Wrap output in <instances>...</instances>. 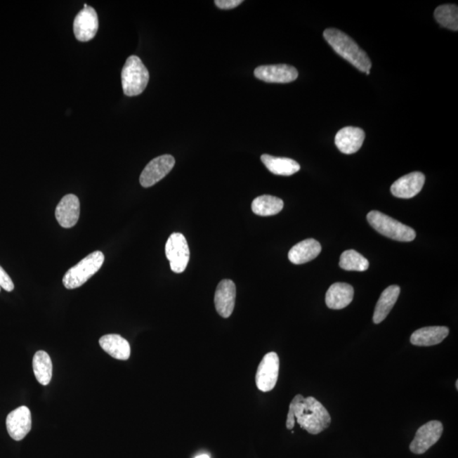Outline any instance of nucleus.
Returning a JSON list of instances; mask_svg holds the SVG:
<instances>
[{
    "instance_id": "1",
    "label": "nucleus",
    "mask_w": 458,
    "mask_h": 458,
    "mask_svg": "<svg viewBox=\"0 0 458 458\" xmlns=\"http://www.w3.org/2000/svg\"><path fill=\"white\" fill-rule=\"evenodd\" d=\"M289 406L293 409L297 423L309 433L318 435L329 427L331 417L329 412L313 396L305 398L303 395H297Z\"/></svg>"
},
{
    "instance_id": "2",
    "label": "nucleus",
    "mask_w": 458,
    "mask_h": 458,
    "mask_svg": "<svg viewBox=\"0 0 458 458\" xmlns=\"http://www.w3.org/2000/svg\"><path fill=\"white\" fill-rule=\"evenodd\" d=\"M324 37L327 42L338 55L349 61L359 71L362 72H370L372 63L369 57L345 32L335 30V28H328L324 32Z\"/></svg>"
},
{
    "instance_id": "3",
    "label": "nucleus",
    "mask_w": 458,
    "mask_h": 458,
    "mask_svg": "<svg viewBox=\"0 0 458 458\" xmlns=\"http://www.w3.org/2000/svg\"><path fill=\"white\" fill-rule=\"evenodd\" d=\"M150 73L140 58L131 55L122 71V84L124 95L132 97L141 95L148 85Z\"/></svg>"
},
{
    "instance_id": "4",
    "label": "nucleus",
    "mask_w": 458,
    "mask_h": 458,
    "mask_svg": "<svg viewBox=\"0 0 458 458\" xmlns=\"http://www.w3.org/2000/svg\"><path fill=\"white\" fill-rule=\"evenodd\" d=\"M369 224L380 235L400 242H411L416 238V232L398 221L382 212L372 211L367 216Z\"/></svg>"
},
{
    "instance_id": "5",
    "label": "nucleus",
    "mask_w": 458,
    "mask_h": 458,
    "mask_svg": "<svg viewBox=\"0 0 458 458\" xmlns=\"http://www.w3.org/2000/svg\"><path fill=\"white\" fill-rule=\"evenodd\" d=\"M105 261V256L101 251L91 253L79 261L74 267L69 269L63 277V284L68 289L81 287L90 277L99 271Z\"/></svg>"
},
{
    "instance_id": "6",
    "label": "nucleus",
    "mask_w": 458,
    "mask_h": 458,
    "mask_svg": "<svg viewBox=\"0 0 458 458\" xmlns=\"http://www.w3.org/2000/svg\"><path fill=\"white\" fill-rule=\"evenodd\" d=\"M166 256L170 261L171 271L185 272L190 261V248L185 236L179 233L171 235L166 244Z\"/></svg>"
},
{
    "instance_id": "7",
    "label": "nucleus",
    "mask_w": 458,
    "mask_h": 458,
    "mask_svg": "<svg viewBox=\"0 0 458 458\" xmlns=\"http://www.w3.org/2000/svg\"><path fill=\"white\" fill-rule=\"evenodd\" d=\"M280 372V358L275 353L264 355L256 374V384L259 390L268 392L275 387Z\"/></svg>"
},
{
    "instance_id": "8",
    "label": "nucleus",
    "mask_w": 458,
    "mask_h": 458,
    "mask_svg": "<svg viewBox=\"0 0 458 458\" xmlns=\"http://www.w3.org/2000/svg\"><path fill=\"white\" fill-rule=\"evenodd\" d=\"M175 162L174 157L171 155H163L153 159L142 171L140 185L144 188L155 185L173 170Z\"/></svg>"
},
{
    "instance_id": "9",
    "label": "nucleus",
    "mask_w": 458,
    "mask_h": 458,
    "mask_svg": "<svg viewBox=\"0 0 458 458\" xmlns=\"http://www.w3.org/2000/svg\"><path fill=\"white\" fill-rule=\"evenodd\" d=\"M443 433V425L440 421L433 420L421 426L410 444V450L414 454H424L437 443Z\"/></svg>"
},
{
    "instance_id": "10",
    "label": "nucleus",
    "mask_w": 458,
    "mask_h": 458,
    "mask_svg": "<svg viewBox=\"0 0 458 458\" xmlns=\"http://www.w3.org/2000/svg\"><path fill=\"white\" fill-rule=\"evenodd\" d=\"M99 30V18L93 7H86L77 15L73 22V31L76 39L81 42L95 38Z\"/></svg>"
},
{
    "instance_id": "11",
    "label": "nucleus",
    "mask_w": 458,
    "mask_h": 458,
    "mask_svg": "<svg viewBox=\"0 0 458 458\" xmlns=\"http://www.w3.org/2000/svg\"><path fill=\"white\" fill-rule=\"evenodd\" d=\"M254 75L266 83L288 84L296 80L299 74L292 65L280 64L261 65L256 68Z\"/></svg>"
},
{
    "instance_id": "12",
    "label": "nucleus",
    "mask_w": 458,
    "mask_h": 458,
    "mask_svg": "<svg viewBox=\"0 0 458 458\" xmlns=\"http://www.w3.org/2000/svg\"><path fill=\"white\" fill-rule=\"evenodd\" d=\"M7 431L15 440H22L32 429V415L30 408L22 406L10 412L6 419Z\"/></svg>"
},
{
    "instance_id": "13",
    "label": "nucleus",
    "mask_w": 458,
    "mask_h": 458,
    "mask_svg": "<svg viewBox=\"0 0 458 458\" xmlns=\"http://www.w3.org/2000/svg\"><path fill=\"white\" fill-rule=\"evenodd\" d=\"M236 299V286L232 280L221 281L216 289L214 302L216 312L221 317L228 318L234 312Z\"/></svg>"
},
{
    "instance_id": "14",
    "label": "nucleus",
    "mask_w": 458,
    "mask_h": 458,
    "mask_svg": "<svg viewBox=\"0 0 458 458\" xmlns=\"http://www.w3.org/2000/svg\"><path fill=\"white\" fill-rule=\"evenodd\" d=\"M80 216V202L77 196L72 194L65 195L55 209V218L61 227L71 228L79 222Z\"/></svg>"
},
{
    "instance_id": "15",
    "label": "nucleus",
    "mask_w": 458,
    "mask_h": 458,
    "mask_svg": "<svg viewBox=\"0 0 458 458\" xmlns=\"http://www.w3.org/2000/svg\"><path fill=\"white\" fill-rule=\"evenodd\" d=\"M424 182L425 176L419 171H414L396 180L392 185L391 191L395 197L411 199L422 190Z\"/></svg>"
},
{
    "instance_id": "16",
    "label": "nucleus",
    "mask_w": 458,
    "mask_h": 458,
    "mask_svg": "<svg viewBox=\"0 0 458 458\" xmlns=\"http://www.w3.org/2000/svg\"><path fill=\"white\" fill-rule=\"evenodd\" d=\"M365 133L362 129L346 126L339 131L335 136V145L342 153L354 154L362 148Z\"/></svg>"
},
{
    "instance_id": "17",
    "label": "nucleus",
    "mask_w": 458,
    "mask_h": 458,
    "mask_svg": "<svg viewBox=\"0 0 458 458\" xmlns=\"http://www.w3.org/2000/svg\"><path fill=\"white\" fill-rule=\"evenodd\" d=\"M354 298L353 286L346 283H335L326 293L325 302L329 308L341 310L348 306Z\"/></svg>"
},
{
    "instance_id": "18",
    "label": "nucleus",
    "mask_w": 458,
    "mask_h": 458,
    "mask_svg": "<svg viewBox=\"0 0 458 458\" xmlns=\"http://www.w3.org/2000/svg\"><path fill=\"white\" fill-rule=\"evenodd\" d=\"M321 251L320 243L316 240L308 239L301 241L290 249L288 257L290 263L301 265L316 259Z\"/></svg>"
},
{
    "instance_id": "19",
    "label": "nucleus",
    "mask_w": 458,
    "mask_h": 458,
    "mask_svg": "<svg viewBox=\"0 0 458 458\" xmlns=\"http://www.w3.org/2000/svg\"><path fill=\"white\" fill-rule=\"evenodd\" d=\"M449 329L444 326L426 327L416 330L412 334L410 341L417 346H432L438 345L448 336Z\"/></svg>"
},
{
    "instance_id": "20",
    "label": "nucleus",
    "mask_w": 458,
    "mask_h": 458,
    "mask_svg": "<svg viewBox=\"0 0 458 458\" xmlns=\"http://www.w3.org/2000/svg\"><path fill=\"white\" fill-rule=\"evenodd\" d=\"M100 345L106 353L117 360L126 361L130 358L131 347L128 341L119 334H106L100 339Z\"/></svg>"
},
{
    "instance_id": "21",
    "label": "nucleus",
    "mask_w": 458,
    "mask_h": 458,
    "mask_svg": "<svg viewBox=\"0 0 458 458\" xmlns=\"http://www.w3.org/2000/svg\"><path fill=\"white\" fill-rule=\"evenodd\" d=\"M400 293V288L398 285H391L390 287L384 290L381 296L375 306L373 320L375 325L383 322L394 308Z\"/></svg>"
},
{
    "instance_id": "22",
    "label": "nucleus",
    "mask_w": 458,
    "mask_h": 458,
    "mask_svg": "<svg viewBox=\"0 0 458 458\" xmlns=\"http://www.w3.org/2000/svg\"><path fill=\"white\" fill-rule=\"evenodd\" d=\"M261 159L265 166L275 175L292 176L301 170L299 163L290 158L263 155Z\"/></svg>"
},
{
    "instance_id": "23",
    "label": "nucleus",
    "mask_w": 458,
    "mask_h": 458,
    "mask_svg": "<svg viewBox=\"0 0 458 458\" xmlns=\"http://www.w3.org/2000/svg\"><path fill=\"white\" fill-rule=\"evenodd\" d=\"M284 202L273 195H261L253 200L252 211L256 215L269 216L279 214L283 210Z\"/></svg>"
},
{
    "instance_id": "24",
    "label": "nucleus",
    "mask_w": 458,
    "mask_h": 458,
    "mask_svg": "<svg viewBox=\"0 0 458 458\" xmlns=\"http://www.w3.org/2000/svg\"><path fill=\"white\" fill-rule=\"evenodd\" d=\"M32 369L35 377L42 386L51 383L53 375V364L50 355L44 351L36 353L32 360Z\"/></svg>"
},
{
    "instance_id": "25",
    "label": "nucleus",
    "mask_w": 458,
    "mask_h": 458,
    "mask_svg": "<svg viewBox=\"0 0 458 458\" xmlns=\"http://www.w3.org/2000/svg\"><path fill=\"white\" fill-rule=\"evenodd\" d=\"M339 267L346 271H367L369 268V263L365 257L354 249H348L342 253L339 259Z\"/></svg>"
},
{
    "instance_id": "26",
    "label": "nucleus",
    "mask_w": 458,
    "mask_h": 458,
    "mask_svg": "<svg viewBox=\"0 0 458 458\" xmlns=\"http://www.w3.org/2000/svg\"><path fill=\"white\" fill-rule=\"evenodd\" d=\"M435 18L441 27L458 30V8L455 5H443L436 8Z\"/></svg>"
},
{
    "instance_id": "27",
    "label": "nucleus",
    "mask_w": 458,
    "mask_h": 458,
    "mask_svg": "<svg viewBox=\"0 0 458 458\" xmlns=\"http://www.w3.org/2000/svg\"><path fill=\"white\" fill-rule=\"evenodd\" d=\"M0 288L6 290L8 292H11L15 288L13 281L1 266H0Z\"/></svg>"
},
{
    "instance_id": "28",
    "label": "nucleus",
    "mask_w": 458,
    "mask_h": 458,
    "mask_svg": "<svg viewBox=\"0 0 458 458\" xmlns=\"http://www.w3.org/2000/svg\"><path fill=\"white\" fill-rule=\"evenodd\" d=\"M242 0H216V6L222 10H232L242 4Z\"/></svg>"
},
{
    "instance_id": "29",
    "label": "nucleus",
    "mask_w": 458,
    "mask_h": 458,
    "mask_svg": "<svg viewBox=\"0 0 458 458\" xmlns=\"http://www.w3.org/2000/svg\"><path fill=\"white\" fill-rule=\"evenodd\" d=\"M195 458H210V457L208 456L207 454H202V455H199Z\"/></svg>"
},
{
    "instance_id": "30",
    "label": "nucleus",
    "mask_w": 458,
    "mask_h": 458,
    "mask_svg": "<svg viewBox=\"0 0 458 458\" xmlns=\"http://www.w3.org/2000/svg\"><path fill=\"white\" fill-rule=\"evenodd\" d=\"M456 386H457V388H458V381H457V382H456Z\"/></svg>"
},
{
    "instance_id": "31",
    "label": "nucleus",
    "mask_w": 458,
    "mask_h": 458,
    "mask_svg": "<svg viewBox=\"0 0 458 458\" xmlns=\"http://www.w3.org/2000/svg\"><path fill=\"white\" fill-rule=\"evenodd\" d=\"M0 290H1V288H0Z\"/></svg>"
}]
</instances>
